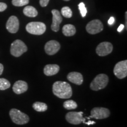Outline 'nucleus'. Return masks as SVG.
<instances>
[{
	"mask_svg": "<svg viewBox=\"0 0 127 127\" xmlns=\"http://www.w3.org/2000/svg\"><path fill=\"white\" fill-rule=\"evenodd\" d=\"M52 93L57 97L61 99H68L72 95L70 84L65 81H56L52 85Z\"/></svg>",
	"mask_w": 127,
	"mask_h": 127,
	"instance_id": "1",
	"label": "nucleus"
},
{
	"mask_svg": "<svg viewBox=\"0 0 127 127\" xmlns=\"http://www.w3.org/2000/svg\"><path fill=\"white\" fill-rule=\"evenodd\" d=\"M109 78L106 74H100L96 75L90 84V88L93 91H99L107 87Z\"/></svg>",
	"mask_w": 127,
	"mask_h": 127,
	"instance_id": "2",
	"label": "nucleus"
},
{
	"mask_svg": "<svg viewBox=\"0 0 127 127\" xmlns=\"http://www.w3.org/2000/svg\"><path fill=\"white\" fill-rule=\"evenodd\" d=\"M9 116L14 123L17 125H24L30 121L29 117L18 109L12 108L9 111Z\"/></svg>",
	"mask_w": 127,
	"mask_h": 127,
	"instance_id": "3",
	"label": "nucleus"
},
{
	"mask_svg": "<svg viewBox=\"0 0 127 127\" xmlns=\"http://www.w3.org/2000/svg\"><path fill=\"white\" fill-rule=\"evenodd\" d=\"M27 47L23 41L20 39H17L11 44L10 52L14 57H19L27 51Z\"/></svg>",
	"mask_w": 127,
	"mask_h": 127,
	"instance_id": "4",
	"label": "nucleus"
},
{
	"mask_svg": "<svg viewBox=\"0 0 127 127\" xmlns=\"http://www.w3.org/2000/svg\"><path fill=\"white\" fill-rule=\"evenodd\" d=\"M25 28L30 34L40 35L45 32L46 25L41 22H31L26 25Z\"/></svg>",
	"mask_w": 127,
	"mask_h": 127,
	"instance_id": "5",
	"label": "nucleus"
},
{
	"mask_svg": "<svg viewBox=\"0 0 127 127\" xmlns=\"http://www.w3.org/2000/svg\"><path fill=\"white\" fill-rule=\"evenodd\" d=\"M114 74L118 79H123L127 76V61L118 62L114 68Z\"/></svg>",
	"mask_w": 127,
	"mask_h": 127,
	"instance_id": "6",
	"label": "nucleus"
},
{
	"mask_svg": "<svg viewBox=\"0 0 127 127\" xmlns=\"http://www.w3.org/2000/svg\"><path fill=\"white\" fill-rule=\"evenodd\" d=\"M110 111L108 108L103 107H95L91 111V115L89 118L102 120L109 117Z\"/></svg>",
	"mask_w": 127,
	"mask_h": 127,
	"instance_id": "7",
	"label": "nucleus"
},
{
	"mask_svg": "<svg viewBox=\"0 0 127 127\" xmlns=\"http://www.w3.org/2000/svg\"><path fill=\"white\" fill-rule=\"evenodd\" d=\"M104 29L102 23L99 20H94L89 22L86 26V30L89 34H96L101 32Z\"/></svg>",
	"mask_w": 127,
	"mask_h": 127,
	"instance_id": "8",
	"label": "nucleus"
},
{
	"mask_svg": "<svg viewBox=\"0 0 127 127\" xmlns=\"http://www.w3.org/2000/svg\"><path fill=\"white\" fill-rule=\"evenodd\" d=\"M66 121L73 125H79L83 121V112H69L66 114Z\"/></svg>",
	"mask_w": 127,
	"mask_h": 127,
	"instance_id": "9",
	"label": "nucleus"
},
{
	"mask_svg": "<svg viewBox=\"0 0 127 127\" xmlns=\"http://www.w3.org/2000/svg\"><path fill=\"white\" fill-rule=\"evenodd\" d=\"M113 50V46L109 42H102L97 46L96 54L101 57H104L111 54Z\"/></svg>",
	"mask_w": 127,
	"mask_h": 127,
	"instance_id": "10",
	"label": "nucleus"
},
{
	"mask_svg": "<svg viewBox=\"0 0 127 127\" xmlns=\"http://www.w3.org/2000/svg\"><path fill=\"white\" fill-rule=\"evenodd\" d=\"M20 27V22L18 18L15 16H11L6 24V28L12 34H15L18 31Z\"/></svg>",
	"mask_w": 127,
	"mask_h": 127,
	"instance_id": "11",
	"label": "nucleus"
},
{
	"mask_svg": "<svg viewBox=\"0 0 127 127\" xmlns=\"http://www.w3.org/2000/svg\"><path fill=\"white\" fill-rule=\"evenodd\" d=\"M60 44L58 41L51 40L47 42L45 45V51L48 55H52L57 53L60 50Z\"/></svg>",
	"mask_w": 127,
	"mask_h": 127,
	"instance_id": "12",
	"label": "nucleus"
},
{
	"mask_svg": "<svg viewBox=\"0 0 127 127\" xmlns=\"http://www.w3.org/2000/svg\"><path fill=\"white\" fill-rule=\"evenodd\" d=\"M52 23L51 24V30L54 32H57L60 30V25L63 21V17L59 11L57 9H52Z\"/></svg>",
	"mask_w": 127,
	"mask_h": 127,
	"instance_id": "13",
	"label": "nucleus"
},
{
	"mask_svg": "<svg viewBox=\"0 0 127 127\" xmlns=\"http://www.w3.org/2000/svg\"><path fill=\"white\" fill-rule=\"evenodd\" d=\"M28 84L25 81L22 80H19L14 83L12 87V90L16 94H21L24 93L28 90Z\"/></svg>",
	"mask_w": 127,
	"mask_h": 127,
	"instance_id": "14",
	"label": "nucleus"
},
{
	"mask_svg": "<svg viewBox=\"0 0 127 127\" xmlns=\"http://www.w3.org/2000/svg\"><path fill=\"white\" fill-rule=\"evenodd\" d=\"M67 79L69 81L78 85H81L83 82V76L81 73L78 72L69 73L67 75Z\"/></svg>",
	"mask_w": 127,
	"mask_h": 127,
	"instance_id": "15",
	"label": "nucleus"
},
{
	"mask_svg": "<svg viewBox=\"0 0 127 127\" xmlns=\"http://www.w3.org/2000/svg\"><path fill=\"white\" fill-rule=\"evenodd\" d=\"M60 66L57 64H48L44 68V73L47 76H52L58 73Z\"/></svg>",
	"mask_w": 127,
	"mask_h": 127,
	"instance_id": "16",
	"label": "nucleus"
},
{
	"mask_svg": "<svg viewBox=\"0 0 127 127\" xmlns=\"http://www.w3.org/2000/svg\"><path fill=\"white\" fill-rule=\"evenodd\" d=\"M63 33L65 36H73L76 33V28L75 26L72 24H66L63 28Z\"/></svg>",
	"mask_w": 127,
	"mask_h": 127,
	"instance_id": "17",
	"label": "nucleus"
},
{
	"mask_svg": "<svg viewBox=\"0 0 127 127\" xmlns=\"http://www.w3.org/2000/svg\"><path fill=\"white\" fill-rule=\"evenodd\" d=\"M23 13L28 17H35L38 15V11L34 7L32 6H27L23 10Z\"/></svg>",
	"mask_w": 127,
	"mask_h": 127,
	"instance_id": "18",
	"label": "nucleus"
},
{
	"mask_svg": "<svg viewBox=\"0 0 127 127\" xmlns=\"http://www.w3.org/2000/svg\"><path fill=\"white\" fill-rule=\"evenodd\" d=\"M32 108L37 112H45L47 110L48 106L45 103L35 102L33 104Z\"/></svg>",
	"mask_w": 127,
	"mask_h": 127,
	"instance_id": "19",
	"label": "nucleus"
},
{
	"mask_svg": "<svg viewBox=\"0 0 127 127\" xmlns=\"http://www.w3.org/2000/svg\"><path fill=\"white\" fill-rule=\"evenodd\" d=\"M63 107L65 109H68V110H71V109L77 108L78 105L77 102L73 100H67L64 102Z\"/></svg>",
	"mask_w": 127,
	"mask_h": 127,
	"instance_id": "20",
	"label": "nucleus"
},
{
	"mask_svg": "<svg viewBox=\"0 0 127 127\" xmlns=\"http://www.w3.org/2000/svg\"><path fill=\"white\" fill-rule=\"evenodd\" d=\"M11 87V84L8 80L5 78H0V90L4 91Z\"/></svg>",
	"mask_w": 127,
	"mask_h": 127,
	"instance_id": "21",
	"label": "nucleus"
},
{
	"mask_svg": "<svg viewBox=\"0 0 127 127\" xmlns=\"http://www.w3.org/2000/svg\"><path fill=\"white\" fill-rule=\"evenodd\" d=\"M61 14L65 18H69L72 17V12L69 7H64L61 9Z\"/></svg>",
	"mask_w": 127,
	"mask_h": 127,
	"instance_id": "22",
	"label": "nucleus"
},
{
	"mask_svg": "<svg viewBox=\"0 0 127 127\" xmlns=\"http://www.w3.org/2000/svg\"><path fill=\"white\" fill-rule=\"evenodd\" d=\"M29 3V0H12V4L16 7H22Z\"/></svg>",
	"mask_w": 127,
	"mask_h": 127,
	"instance_id": "23",
	"label": "nucleus"
},
{
	"mask_svg": "<svg viewBox=\"0 0 127 127\" xmlns=\"http://www.w3.org/2000/svg\"><path fill=\"white\" fill-rule=\"evenodd\" d=\"M78 8L79 9V11L81 14V16L82 17H85L87 15V9L85 7V4L84 2H81L79 3L78 5Z\"/></svg>",
	"mask_w": 127,
	"mask_h": 127,
	"instance_id": "24",
	"label": "nucleus"
},
{
	"mask_svg": "<svg viewBox=\"0 0 127 127\" xmlns=\"http://www.w3.org/2000/svg\"><path fill=\"white\" fill-rule=\"evenodd\" d=\"M50 0H39V4L42 7H47Z\"/></svg>",
	"mask_w": 127,
	"mask_h": 127,
	"instance_id": "25",
	"label": "nucleus"
},
{
	"mask_svg": "<svg viewBox=\"0 0 127 127\" xmlns=\"http://www.w3.org/2000/svg\"><path fill=\"white\" fill-rule=\"evenodd\" d=\"M7 8V5L5 3L0 2V12L4 11Z\"/></svg>",
	"mask_w": 127,
	"mask_h": 127,
	"instance_id": "26",
	"label": "nucleus"
},
{
	"mask_svg": "<svg viewBox=\"0 0 127 127\" xmlns=\"http://www.w3.org/2000/svg\"><path fill=\"white\" fill-rule=\"evenodd\" d=\"M114 22H115V18H114L113 17H110V18L109 19V20L108 21V24L109 25H111L113 24Z\"/></svg>",
	"mask_w": 127,
	"mask_h": 127,
	"instance_id": "27",
	"label": "nucleus"
},
{
	"mask_svg": "<svg viewBox=\"0 0 127 127\" xmlns=\"http://www.w3.org/2000/svg\"><path fill=\"white\" fill-rule=\"evenodd\" d=\"M124 28V25L123 24H121L120 26H119L118 29H117V31H118V32H121L123 31Z\"/></svg>",
	"mask_w": 127,
	"mask_h": 127,
	"instance_id": "28",
	"label": "nucleus"
},
{
	"mask_svg": "<svg viewBox=\"0 0 127 127\" xmlns=\"http://www.w3.org/2000/svg\"><path fill=\"white\" fill-rule=\"evenodd\" d=\"M84 124H85L88 125H93V124H95V122L94 121H89L88 122H85Z\"/></svg>",
	"mask_w": 127,
	"mask_h": 127,
	"instance_id": "29",
	"label": "nucleus"
},
{
	"mask_svg": "<svg viewBox=\"0 0 127 127\" xmlns=\"http://www.w3.org/2000/svg\"><path fill=\"white\" fill-rule=\"evenodd\" d=\"M3 71H4V66L2 64L0 63V75L2 74Z\"/></svg>",
	"mask_w": 127,
	"mask_h": 127,
	"instance_id": "30",
	"label": "nucleus"
},
{
	"mask_svg": "<svg viewBox=\"0 0 127 127\" xmlns=\"http://www.w3.org/2000/svg\"><path fill=\"white\" fill-rule=\"evenodd\" d=\"M125 24H126V25H125V27H126V28H127V12H125Z\"/></svg>",
	"mask_w": 127,
	"mask_h": 127,
	"instance_id": "31",
	"label": "nucleus"
},
{
	"mask_svg": "<svg viewBox=\"0 0 127 127\" xmlns=\"http://www.w3.org/2000/svg\"><path fill=\"white\" fill-rule=\"evenodd\" d=\"M64 1H69V0H64Z\"/></svg>",
	"mask_w": 127,
	"mask_h": 127,
	"instance_id": "32",
	"label": "nucleus"
}]
</instances>
